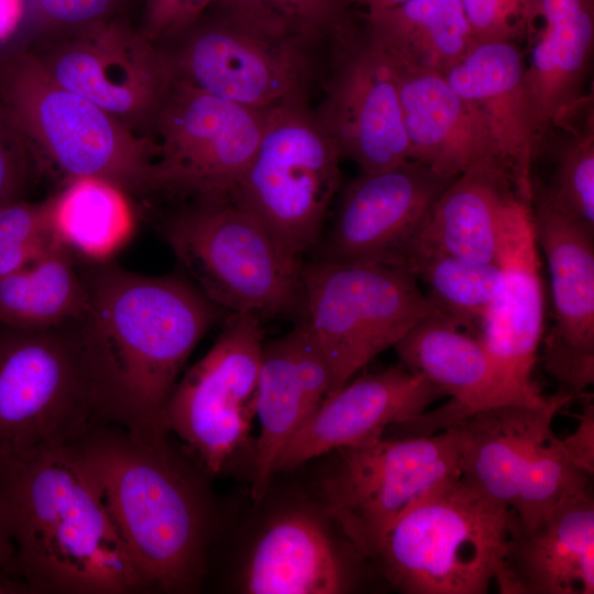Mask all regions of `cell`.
I'll list each match as a JSON object with an SVG mask.
<instances>
[{"mask_svg":"<svg viewBox=\"0 0 594 594\" xmlns=\"http://www.w3.org/2000/svg\"><path fill=\"white\" fill-rule=\"evenodd\" d=\"M534 229L549 268L553 324L542 364L574 397L594 383V229L531 198Z\"/></svg>","mask_w":594,"mask_h":594,"instance_id":"e0dca14e","label":"cell"},{"mask_svg":"<svg viewBox=\"0 0 594 594\" xmlns=\"http://www.w3.org/2000/svg\"><path fill=\"white\" fill-rule=\"evenodd\" d=\"M515 191L513 179L502 170L473 169L459 175L398 252L425 250L474 263H496L502 210Z\"/></svg>","mask_w":594,"mask_h":594,"instance_id":"4316f807","label":"cell"},{"mask_svg":"<svg viewBox=\"0 0 594 594\" xmlns=\"http://www.w3.org/2000/svg\"><path fill=\"white\" fill-rule=\"evenodd\" d=\"M537 4L544 26L524 55L525 81L539 143L549 128L593 97L586 86L594 24L584 0H538Z\"/></svg>","mask_w":594,"mask_h":594,"instance_id":"d4e9b609","label":"cell"},{"mask_svg":"<svg viewBox=\"0 0 594 594\" xmlns=\"http://www.w3.org/2000/svg\"><path fill=\"white\" fill-rule=\"evenodd\" d=\"M211 4L314 51L328 43L332 52L354 36L342 21L341 0H213Z\"/></svg>","mask_w":594,"mask_h":594,"instance_id":"836d02e7","label":"cell"},{"mask_svg":"<svg viewBox=\"0 0 594 594\" xmlns=\"http://www.w3.org/2000/svg\"><path fill=\"white\" fill-rule=\"evenodd\" d=\"M382 263L420 279L428 299L460 327L480 329L502 287L497 263H474L425 250H404Z\"/></svg>","mask_w":594,"mask_h":594,"instance_id":"d6a6232c","label":"cell"},{"mask_svg":"<svg viewBox=\"0 0 594 594\" xmlns=\"http://www.w3.org/2000/svg\"><path fill=\"white\" fill-rule=\"evenodd\" d=\"M263 343L260 315L229 312L212 346L178 380L165 405L164 428L208 475L223 470L249 433Z\"/></svg>","mask_w":594,"mask_h":594,"instance_id":"4fadbf2b","label":"cell"},{"mask_svg":"<svg viewBox=\"0 0 594 594\" xmlns=\"http://www.w3.org/2000/svg\"><path fill=\"white\" fill-rule=\"evenodd\" d=\"M575 430L561 439L562 447L572 462L590 474L594 473V406L587 403L579 415Z\"/></svg>","mask_w":594,"mask_h":594,"instance_id":"b9f144b4","label":"cell"},{"mask_svg":"<svg viewBox=\"0 0 594 594\" xmlns=\"http://www.w3.org/2000/svg\"><path fill=\"white\" fill-rule=\"evenodd\" d=\"M32 593L29 585L18 576L0 566V594H26Z\"/></svg>","mask_w":594,"mask_h":594,"instance_id":"ee69618b","label":"cell"},{"mask_svg":"<svg viewBox=\"0 0 594 594\" xmlns=\"http://www.w3.org/2000/svg\"><path fill=\"white\" fill-rule=\"evenodd\" d=\"M341 158L309 103L267 109L258 146L231 196L299 260L340 188Z\"/></svg>","mask_w":594,"mask_h":594,"instance_id":"9c48e42d","label":"cell"},{"mask_svg":"<svg viewBox=\"0 0 594 594\" xmlns=\"http://www.w3.org/2000/svg\"><path fill=\"white\" fill-rule=\"evenodd\" d=\"M352 576L328 530L304 512L284 514L261 535L243 574L251 594H338Z\"/></svg>","mask_w":594,"mask_h":594,"instance_id":"484cf974","label":"cell"},{"mask_svg":"<svg viewBox=\"0 0 594 594\" xmlns=\"http://www.w3.org/2000/svg\"><path fill=\"white\" fill-rule=\"evenodd\" d=\"M33 0H0V50L29 38Z\"/></svg>","mask_w":594,"mask_h":594,"instance_id":"7bdbcfd3","label":"cell"},{"mask_svg":"<svg viewBox=\"0 0 594 594\" xmlns=\"http://www.w3.org/2000/svg\"><path fill=\"white\" fill-rule=\"evenodd\" d=\"M539 153L550 156L553 172L548 185L531 183L532 196L594 229L593 97L543 133Z\"/></svg>","mask_w":594,"mask_h":594,"instance_id":"1f68e13d","label":"cell"},{"mask_svg":"<svg viewBox=\"0 0 594 594\" xmlns=\"http://www.w3.org/2000/svg\"><path fill=\"white\" fill-rule=\"evenodd\" d=\"M321 493L328 514L363 560H375L391 526L418 496L460 475L455 429L414 437L381 438L337 450Z\"/></svg>","mask_w":594,"mask_h":594,"instance_id":"8fae6325","label":"cell"},{"mask_svg":"<svg viewBox=\"0 0 594 594\" xmlns=\"http://www.w3.org/2000/svg\"><path fill=\"white\" fill-rule=\"evenodd\" d=\"M301 284L304 319L332 373L328 396L414 326L444 316L413 275L382 262L308 263L301 266Z\"/></svg>","mask_w":594,"mask_h":594,"instance_id":"ba28073f","label":"cell"},{"mask_svg":"<svg viewBox=\"0 0 594 594\" xmlns=\"http://www.w3.org/2000/svg\"><path fill=\"white\" fill-rule=\"evenodd\" d=\"M332 72L316 114L342 157L364 174L409 161L392 63L365 37L331 53Z\"/></svg>","mask_w":594,"mask_h":594,"instance_id":"2e32d148","label":"cell"},{"mask_svg":"<svg viewBox=\"0 0 594 594\" xmlns=\"http://www.w3.org/2000/svg\"><path fill=\"white\" fill-rule=\"evenodd\" d=\"M454 178L410 160L362 173L340 198L326 260L385 262L418 232Z\"/></svg>","mask_w":594,"mask_h":594,"instance_id":"ac0fdd59","label":"cell"},{"mask_svg":"<svg viewBox=\"0 0 594 594\" xmlns=\"http://www.w3.org/2000/svg\"><path fill=\"white\" fill-rule=\"evenodd\" d=\"M0 512L32 593H151L69 446L1 462Z\"/></svg>","mask_w":594,"mask_h":594,"instance_id":"3957f363","label":"cell"},{"mask_svg":"<svg viewBox=\"0 0 594 594\" xmlns=\"http://www.w3.org/2000/svg\"><path fill=\"white\" fill-rule=\"evenodd\" d=\"M129 194L98 177H80L47 198L55 239L85 263L112 261L132 239L135 210Z\"/></svg>","mask_w":594,"mask_h":594,"instance_id":"f1b7e54d","label":"cell"},{"mask_svg":"<svg viewBox=\"0 0 594 594\" xmlns=\"http://www.w3.org/2000/svg\"><path fill=\"white\" fill-rule=\"evenodd\" d=\"M213 0H146L142 34L157 44L169 40L194 22Z\"/></svg>","mask_w":594,"mask_h":594,"instance_id":"ab89813d","label":"cell"},{"mask_svg":"<svg viewBox=\"0 0 594 594\" xmlns=\"http://www.w3.org/2000/svg\"><path fill=\"white\" fill-rule=\"evenodd\" d=\"M365 38L397 66L444 74L472 46L460 0H411L371 12Z\"/></svg>","mask_w":594,"mask_h":594,"instance_id":"83f0119b","label":"cell"},{"mask_svg":"<svg viewBox=\"0 0 594 594\" xmlns=\"http://www.w3.org/2000/svg\"><path fill=\"white\" fill-rule=\"evenodd\" d=\"M46 37L42 50L31 51L56 82L150 135L173 80L157 44L121 18Z\"/></svg>","mask_w":594,"mask_h":594,"instance_id":"5bb4252c","label":"cell"},{"mask_svg":"<svg viewBox=\"0 0 594 594\" xmlns=\"http://www.w3.org/2000/svg\"><path fill=\"white\" fill-rule=\"evenodd\" d=\"M591 475L565 453L551 432L537 446L524 472L512 507L517 520L532 526L565 498L588 488Z\"/></svg>","mask_w":594,"mask_h":594,"instance_id":"e575fe53","label":"cell"},{"mask_svg":"<svg viewBox=\"0 0 594 594\" xmlns=\"http://www.w3.org/2000/svg\"><path fill=\"white\" fill-rule=\"evenodd\" d=\"M505 0H460L473 42L514 41L504 18Z\"/></svg>","mask_w":594,"mask_h":594,"instance_id":"60d3db41","label":"cell"},{"mask_svg":"<svg viewBox=\"0 0 594 594\" xmlns=\"http://www.w3.org/2000/svg\"><path fill=\"white\" fill-rule=\"evenodd\" d=\"M0 109L37 174L62 187L80 177L109 180L131 195L152 193L156 146L117 118L56 82L24 45L0 50Z\"/></svg>","mask_w":594,"mask_h":594,"instance_id":"277c9868","label":"cell"},{"mask_svg":"<svg viewBox=\"0 0 594 594\" xmlns=\"http://www.w3.org/2000/svg\"><path fill=\"white\" fill-rule=\"evenodd\" d=\"M163 235L189 280L227 312L302 310V264L232 196L191 199L166 219Z\"/></svg>","mask_w":594,"mask_h":594,"instance_id":"8992f818","label":"cell"},{"mask_svg":"<svg viewBox=\"0 0 594 594\" xmlns=\"http://www.w3.org/2000/svg\"><path fill=\"white\" fill-rule=\"evenodd\" d=\"M56 242L47 199H22L0 208V279L33 263Z\"/></svg>","mask_w":594,"mask_h":594,"instance_id":"d590c367","label":"cell"},{"mask_svg":"<svg viewBox=\"0 0 594 594\" xmlns=\"http://www.w3.org/2000/svg\"><path fill=\"white\" fill-rule=\"evenodd\" d=\"M392 65L410 161L450 177L473 169L508 174L482 119L442 74Z\"/></svg>","mask_w":594,"mask_h":594,"instance_id":"603a6c76","label":"cell"},{"mask_svg":"<svg viewBox=\"0 0 594 594\" xmlns=\"http://www.w3.org/2000/svg\"><path fill=\"white\" fill-rule=\"evenodd\" d=\"M97 420L78 321L0 324V463L68 447Z\"/></svg>","mask_w":594,"mask_h":594,"instance_id":"52a82bcc","label":"cell"},{"mask_svg":"<svg viewBox=\"0 0 594 594\" xmlns=\"http://www.w3.org/2000/svg\"><path fill=\"white\" fill-rule=\"evenodd\" d=\"M446 396L402 364L349 381L298 428L277 455L274 474L331 451L376 441L392 426L415 418Z\"/></svg>","mask_w":594,"mask_h":594,"instance_id":"d6986e66","label":"cell"},{"mask_svg":"<svg viewBox=\"0 0 594 594\" xmlns=\"http://www.w3.org/2000/svg\"><path fill=\"white\" fill-rule=\"evenodd\" d=\"M79 262L88 305L78 327L100 420L166 430L162 415L183 366L227 311L187 278Z\"/></svg>","mask_w":594,"mask_h":594,"instance_id":"6da1fadb","label":"cell"},{"mask_svg":"<svg viewBox=\"0 0 594 594\" xmlns=\"http://www.w3.org/2000/svg\"><path fill=\"white\" fill-rule=\"evenodd\" d=\"M513 514L460 475L443 480L403 510L375 560L405 594H485L501 575Z\"/></svg>","mask_w":594,"mask_h":594,"instance_id":"5b68a950","label":"cell"},{"mask_svg":"<svg viewBox=\"0 0 594 594\" xmlns=\"http://www.w3.org/2000/svg\"><path fill=\"white\" fill-rule=\"evenodd\" d=\"M503 594L594 593V501L590 487L554 506L532 526L509 522Z\"/></svg>","mask_w":594,"mask_h":594,"instance_id":"44dd1931","label":"cell"},{"mask_svg":"<svg viewBox=\"0 0 594 594\" xmlns=\"http://www.w3.org/2000/svg\"><path fill=\"white\" fill-rule=\"evenodd\" d=\"M261 425L254 450L251 496L267 493L277 455L305 421V407L289 333L264 341L255 397Z\"/></svg>","mask_w":594,"mask_h":594,"instance_id":"4dcf8cb0","label":"cell"},{"mask_svg":"<svg viewBox=\"0 0 594 594\" xmlns=\"http://www.w3.org/2000/svg\"><path fill=\"white\" fill-rule=\"evenodd\" d=\"M174 79L242 106L309 103L315 51L216 8L157 43Z\"/></svg>","mask_w":594,"mask_h":594,"instance_id":"30bf717a","label":"cell"},{"mask_svg":"<svg viewBox=\"0 0 594 594\" xmlns=\"http://www.w3.org/2000/svg\"><path fill=\"white\" fill-rule=\"evenodd\" d=\"M35 174L25 142L0 109V208L22 200Z\"/></svg>","mask_w":594,"mask_h":594,"instance_id":"f35d334b","label":"cell"},{"mask_svg":"<svg viewBox=\"0 0 594 594\" xmlns=\"http://www.w3.org/2000/svg\"><path fill=\"white\" fill-rule=\"evenodd\" d=\"M525 68L524 50L516 42H474L443 76L480 116L518 194L531 204L538 139Z\"/></svg>","mask_w":594,"mask_h":594,"instance_id":"7402d4cb","label":"cell"},{"mask_svg":"<svg viewBox=\"0 0 594 594\" xmlns=\"http://www.w3.org/2000/svg\"><path fill=\"white\" fill-rule=\"evenodd\" d=\"M531 204L513 193L498 227L496 263L501 292L477 337L521 384L536 387L531 373L543 334L544 299Z\"/></svg>","mask_w":594,"mask_h":594,"instance_id":"ffe728a7","label":"cell"},{"mask_svg":"<svg viewBox=\"0 0 594 594\" xmlns=\"http://www.w3.org/2000/svg\"><path fill=\"white\" fill-rule=\"evenodd\" d=\"M265 114L173 78L148 135L156 146L152 193L231 196L258 146Z\"/></svg>","mask_w":594,"mask_h":594,"instance_id":"7c38bea8","label":"cell"},{"mask_svg":"<svg viewBox=\"0 0 594 594\" xmlns=\"http://www.w3.org/2000/svg\"><path fill=\"white\" fill-rule=\"evenodd\" d=\"M128 0H33L30 34L84 30L120 18Z\"/></svg>","mask_w":594,"mask_h":594,"instance_id":"8d00e7d4","label":"cell"},{"mask_svg":"<svg viewBox=\"0 0 594 594\" xmlns=\"http://www.w3.org/2000/svg\"><path fill=\"white\" fill-rule=\"evenodd\" d=\"M288 333L302 393L306 421L329 395L332 373L323 349L305 319Z\"/></svg>","mask_w":594,"mask_h":594,"instance_id":"74e56055","label":"cell"},{"mask_svg":"<svg viewBox=\"0 0 594 594\" xmlns=\"http://www.w3.org/2000/svg\"><path fill=\"white\" fill-rule=\"evenodd\" d=\"M14 546L0 512V566L6 568L12 559Z\"/></svg>","mask_w":594,"mask_h":594,"instance_id":"f6af8a7d","label":"cell"},{"mask_svg":"<svg viewBox=\"0 0 594 594\" xmlns=\"http://www.w3.org/2000/svg\"><path fill=\"white\" fill-rule=\"evenodd\" d=\"M70 449L89 475L151 593L197 592L215 510L207 472L167 430L97 420Z\"/></svg>","mask_w":594,"mask_h":594,"instance_id":"7a4b0ae2","label":"cell"},{"mask_svg":"<svg viewBox=\"0 0 594 594\" xmlns=\"http://www.w3.org/2000/svg\"><path fill=\"white\" fill-rule=\"evenodd\" d=\"M444 316L414 326L394 346L399 364L441 388L447 404L398 425L399 437L446 430L465 416L504 405L538 406L537 387L518 382L475 337Z\"/></svg>","mask_w":594,"mask_h":594,"instance_id":"9a60e30c","label":"cell"},{"mask_svg":"<svg viewBox=\"0 0 594 594\" xmlns=\"http://www.w3.org/2000/svg\"><path fill=\"white\" fill-rule=\"evenodd\" d=\"M574 398L558 389L541 405L492 407L449 427L460 438V477L491 501L512 509L535 449L552 432L558 411Z\"/></svg>","mask_w":594,"mask_h":594,"instance_id":"cb8c5ba5","label":"cell"},{"mask_svg":"<svg viewBox=\"0 0 594 594\" xmlns=\"http://www.w3.org/2000/svg\"><path fill=\"white\" fill-rule=\"evenodd\" d=\"M88 292L79 260L58 241L41 257L0 279V324L48 329L84 316Z\"/></svg>","mask_w":594,"mask_h":594,"instance_id":"f546056e","label":"cell"}]
</instances>
